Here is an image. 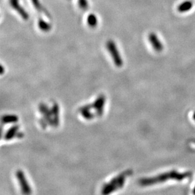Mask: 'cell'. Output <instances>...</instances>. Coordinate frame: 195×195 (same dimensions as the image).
Returning a JSON list of instances; mask_svg holds the SVG:
<instances>
[{
  "label": "cell",
  "mask_w": 195,
  "mask_h": 195,
  "mask_svg": "<svg viewBox=\"0 0 195 195\" xmlns=\"http://www.w3.org/2000/svg\"><path fill=\"white\" fill-rule=\"evenodd\" d=\"M193 118H194V121H195V113H194V114H193Z\"/></svg>",
  "instance_id": "obj_22"
},
{
  "label": "cell",
  "mask_w": 195,
  "mask_h": 195,
  "mask_svg": "<svg viewBox=\"0 0 195 195\" xmlns=\"http://www.w3.org/2000/svg\"><path fill=\"white\" fill-rule=\"evenodd\" d=\"M16 177L17 178V180L18 181V183L20 184V186L21 187V191L22 193L25 194H29L32 193V189L30 187L26 177L23 172L22 170H18L16 172Z\"/></svg>",
  "instance_id": "obj_3"
},
{
  "label": "cell",
  "mask_w": 195,
  "mask_h": 195,
  "mask_svg": "<svg viewBox=\"0 0 195 195\" xmlns=\"http://www.w3.org/2000/svg\"><path fill=\"white\" fill-rule=\"evenodd\" d=\"M39 124L41 126V127L43 129H46L47 128V126H48V123L47 122V121L44 118H41L39 119Z\"/></svg>",
  "instance_id": "obj_18"
},
{
  "label": "cell",
  "mask_w": 195,
  "mask_h": 195,
  "mask_svg": "<svg viewBox=\"0 0 195 195\" xmlns=\"http://www.w3.org/2000/svg\"><path fill=\"white\" fill-rule=\"evenodd\" d=\"M78 5L80 8L85 10L88 7V2L86 0H78Z\"/></svg>",
  "instance_id": "obj_17"
},
{
  "label": "cell",
  "mask_w": 195,
  "mask_h": 195,
  "mask_svg": "<svg viewBox=\"0 0 195 195\" xmlns=\"http://www.w3.org/2000/svg\"><path fill=\"white\" fill-rule=\"evenodd\" d=\"M118 189L117 185H111L109 184H105L102 188V194H110L115 191Z\"/></svg>",
  "instance_id": "obj_10"
},
{
  "label": "cell",
  "mask_w": 195,
  "mask_h": 195,
  "mask_svg": "<svg viewBox=\"0 0 195 195\" xmlns=\"http://www.w3.org/2000/svg\"><path fill=\"white\" fill-rule=\"evenodd\" d=\"M193 193L195 194V187H194V191H193Z\"/></svg>",
  "instance_id": "obj_23"
},
{
  "label": "cell",
  "mask_w": 195,
  "mask_h": 195,
  "mask_svg": "<svg viewBox=\"0 0 195 195\" xmlns=\"http://www.w3.org/2000/svg\"><path fill=\"white\" fill-rule=\"evenodd\" d=\"M38 26H39V27L40 28V29L42 30V31H44V32H48L51 29V25L49 24H48V22H46V21L43 20L42 19H40L39 20Z\"/></svg>",
  "instance_id": "obj_13"
},
{
  "label": "cell",
  "mask_w": 195,
  "mask_h": 195,
  "mask_svg": "<svg viewBox=\"0 0 195 195\" xmlns=\"http://www.w3.org/2000/svg\"><path fill=\"white\" fill-rule=\"evenodd\" d=\"M18 118L16 115H4L2 118V121L3 124L15 123L18 122Z\"/></svg>",
  "instance_id": "obj_11"
},
{
  "label": "cell",
  "mask_w": 195,
  "mask_h": 195,
  "mask_svg": "<svg viewBox=\"0 0 195 195\" xmlns=\"http://www.w3.org/2000/svg\"><path fill=\"white\" fill-rule=\"evenodd\" d=\"M192 176L191 172H186L184 173H179L176 170H172L168 172L164 173L156 177L143 178L140 179L139 184L142 186H148L156 183H163L168 179H176L177 181H182L183 179L189 178Z\"/></svg>",
  "instance_id": "obj_1"
},
{
  "label": "cell",
  "mask_w": 195,
  "mask_h": 195,
  "mask_svg": "<svg viewBox=\"0 0 195 195\" xmlns=\"http://www.w3.org/2000/svg\"><path fill=\"white\" fill-rule=\"evenodd\" d=\"M87 23L90 27H95L97 25V16L94 14L90 15L87 18Z\"/></svg>",
  "instance_id": "obj_14"
},
{
  "label": "cell",
  "mask_w": 195,
  "mask_h": 195,
  "mask_svg": "<svg viewBox=\"0 0 195 195\" xmlns=\"http://www.w3.org/2000/svg\"><path fill=\"white\" fill-rule=\"evenodd\" d=\"M148 39L150 42L151 43V46H153L154 49L157 51V52H160L163 50V45L159 39L158 36L154 34V33H151L149 36H148Z\"/></svg>",
  "instance_id": "obj_7"
},
{
  "label": "cell",
  "mask_w": 195,
  "mask_h": 195,
  "mask_svg": "<svg viewBox=\"0 0 195 195\" xmlns=\"http://www.w3.org/2000/svg\"><path fill=\"white\" fill-rule=\"evenodd\" d=\"M19 129V126L18 125H13L12 126L11 128H10L8 131L6 132L5 136H4V138L5 140H12L13 138L16 137V133L18 132Z\"/></svg>",
  "instance_id": "obj_9"
},
{
  "label": "cell",
  "mask_w": 195,
  "mask_h": 195,
  "mask_svg": "<svg viewBox=\"0 0 195 195\" xmlns=\"http://www.w3.org/2000/svg\"><path fill=\"white\" fill-rule=\"evenodd\" d=\"M52 110V114H53V118L54 120V126L57 128L59 124V107L58 104L56 102L53 103V106L51 107Z\"/></svg>",
  "instance_id": "obj_8"
},
{
  "label": "cell",
  "mask_w": 195,
  "mask_h": 195,
  "mask_svg": "<svg viewBox=\"0 0 195 195\" xmlns=\"http://www.w3.org/2000/svg\"><path fill=\"white\" fill-rule=\"evenodd\" d=\"M106 46L108 51L109 52L111 56H112L114 64L117 67H121L123 66V61L114 42L113 40H109L107 42Z\"/></svg>",
  "instance_id": "obj_2"
},
{
  "label": "cell",
  "mask_w": 195,
  "mask_h": 195,
  "mask_svg": "<svg viewBox=\"0 0 195 195\" xmlns=\"http://www.w3.org/2000/svg\"><path fill=\"white\" fill-rule=\"evenodd\" d=\"M10 4L12 7L16 11V12L22 17L25 20H27L29 18L28 13L24 9V8L19 4L18 0H10Z\"/></svg>",
  "instance_id": "obj_6"
},
{
  "label": "cell",
  "mask_w": 195,
  "mask_h": 195,
  "mask_svg": "<svg viewBox=\"0 0 195 195\" xmlns=\"http://www.w3.org/2000/svg\"><path fill=\"white\" fill-rule=\"evenodd\" d=\"M24 137V133L22 132H17L16 133V138H22Z\"/></svg>",
  "instance_id": "obj_20"
},
{
  "label": "cell",
  "mask_w": 195,
  "mask_h": 195,
  "mask_svg": "<svg viewBox=\"0 0 195 195\" xmlns=\"http://www.w3.org/2000/svg\"><path fill=\"white\" fill-rule=\"evenodd\" d=\"M91 109H94L93 108V105L92 104H89L83 105L82 107H80L78 109V111L81 113V112L88 111V110H91Z\"/></svg>",
  "instance_id": "obj_16"
},
{
  "label": "cell",
  "mask_w": 195,
  "mask_h": 195,
  "mask_svg": "<svg viewBox=\"0 0 195 195\" xmlns=\"http://www.w3.org/2000/svg\"><path fill=\"white\" fill-rule=\"evenodd\" d=\"M105 102V97L104 95H100L92 103L93 108L95 110V114L97 117L102 116L104 113V107Z\"/></svg>",
  "instance_id": "obj_5"
},
{
  "label": "cell",
  "mask_w": 195,
  "mask_h": 195,
  "mask_svg": "<svg viewBox=\"0 0 195 195\" xmlns=\"http://www.w3.org/2000/svg\"><path fill=\"white\" fill-rule=\"evenodd\" d=\"M31 1L32 2V4L34 5V7L36 8V10L40 11L41 10V5L39 3V0H31Z\"/></svg>",
  "instance_id": "obj_19"
},
{
  "label": "cell",
  "mask_w": 195,
  "mask_h": 195,
  "mask_svg": "<svg viewBox=\"0 0 195 195\" xmlns=\"http://www.w3.org/2000/svg\"><path fill=\"white\" fill-rule=\"evenodd\" d=\"M39 111L42 114V117L47 121L48 125L54 127V124L51 109H50L46 104L40 103L39 105Z\"/></svg>",
  "instance_id": "obj_4"
},
{
  "label": "cell",
  "mask_w": 195,
  "mask_h": 195,
  "mask_svg": "<svg viewBox=\"0 0 195 195\" xmlns=\"http://www.w3.org/2000/svg\"><path fill=\"white\" fill-rule=\"evenodd\" d=\"M3 73H4V68H3V66H2V71H1V73H2V74H3Z\"/></svg>",
  "instance_id": "obj_21"
},
{
  "label": "cell",
  "mask_w": 195,
  "mask_h": 195,
  "mask_svg": "<svg viewBox=\"0 0 195 195\" xmlns=\"http://www.w3.org/2000/svg\"><path fill=\"white\" fill-rule=\"evenodd\" d=\"M80 114L82 116V117L86 120H92L96 116L95 113H92L91 110L81 112Z\"/></svg>",
  "instance_id": "obj_15"
},
{
  "label": "cell",
  "mask_w": 195,
  "mask_h": 195,
  "mask_svg": "<svg viewBox=\"0 0 195 195\" xmlns=\"http://www.w3.org/2000/svg\"><path fill=\"white\" fill-rule=\"evenodd\" d=\"M193 7V3L189 1H186L181 3L178 7V11L181 13L186 12L189 11Z\"/></svg>",
  "instance_id": "obj_12"
}]
</instances>
